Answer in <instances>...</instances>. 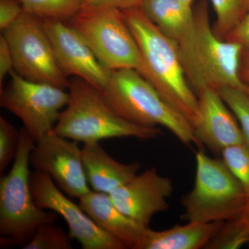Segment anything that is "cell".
Segmentation results:
<instances>
[{
  "mask_svg": "<svg viewBox=\"0 0 249 249\" xmlns=\"http://www.w3.org/2000/svg\"><path fill=\"white\" fill-rule=\"evenodd\" d=\"M36 142L22 127L19 147L12 167L0 180V235L3 243L24 247L34 237L37 228L55 223L56 213L41 209L34 201L30 185L31 152Z\"/></svg>",
  "mask_w": 249,
  "mask_h": 249,
  "instance_id": "cell-5",
  "label": "cell"
},
{
  "mask_svg": "<svg viewBox=\"0 0 249 249\" xmlns=\"http://www.w3.org/2000/svg\"><path fill=\"white\" fill-rule=\"evenodd\" d=\"M226 40L235 42L249 51V9L245 17L227 36Z\"/></svg>",
  "mask_w": 249,
  "mask_h": 249,
  "instance_id": "cell-28",
  "label": "cell"
},
{
  "mask_svg": "<svg viewBox=\"0 0 249 249\" xmlns=\"http://www.w3.org/2000/svg\"><path fill=\"white\" fill-rule=\"evenodd\" d=\"M242 215L249 226V199L248 200V202H247V206H246L245 210H244L243 213H242Z\"/></svg>",
  "mask_w": 249,
  "mask_h": 249,
  "instance_id": "cell-31",
  "label": "cell"
},
{
  "mask_svg": "<svg viewBox=\"0 0 249 249\" xmlns=\"http://www.w3.org/2000/svg\"><path fill=\"white\" fill-rule=\"evenodd\" d=\"M194 31L178 46L188 83L196 96L205 89L231 87L249 91L240 76L244 48L219 38L211 24L209 1L200 0L193 6Z\"/></svg>",
  "mask_w": 249,
  "mask_h": 249,
  "instance_id": "cell-2",
  "label": "cell"
},
{
  "mask_svg": "<svg viewBox=\"0 0 249 249\" xmlns=\"http://www.w3.org/2000/svg\"><path fill=\"white\" fill-rule=\"evenodd\" d=\"M23 7L19 0H0V29L9 28L22 14Z\"/></svg>",
  "mask_w": 249,
  "mask_h": 249,
  "instance_id": "cell-26",
  "label": "cell"
},
{
  "mask_svg": "<svg viewBox=\"0 0 249 249\" xmlns=\"http://www.w3.org/2000/svg\"><path fill=\"white\" fill-rule=\"evenodd\" d=\"M43 24L62 73L67 78H81L102 91L111 71L99 62L79 33L58 19H43Z\"/></svg>",
  "mask_w": 249,
  "mask_h": 249,
  "instance_id": "cell-12",
  "label": "cell"
},
{
  "mask_svg": "<svg viewBox=\"0 0 249 249\" xmlns=\"http://www.w3.org/2000/svg\"><path fill=\"white\" fill-rule=\"evenodd\" d=\"M14 71L12 53L4 36H0V88L2 89V83L5 77Z\"/></svg>",
  "mask_w": 249,
  "mask_h": 249,
  "instance_id": "cell-27",
  "label": "cell"
},
{
  "mask_svg": "<svg viewBox=\"0 0 249 249\" xmlns=\"http://www.w3.org/2000/svg\"><path fill=\"white\" fill-rule=\"evenodd\" d=\"M78 200L80 207L104 231L121 241L127 249H138L147 228L123 213L109 194L91 191Z\"/></svg>",
  "mask_w": 249,
  "mask_h": 249,
  "instance_id": "cell-15",
  "label": "cell"
},
{
  "mask_svg": "<svg viewBox=\"0 0 249 249\" xmlns=\"http://www.w3.org/2000/svg\"><path fill=\"white\" fill-rule=\"evenodd\" d=\"M82 155L89 186L93 191L106 194L132 181L142 166L139 162L126 164L114 160L99 142L84 143Z\"/></svg>",
  "mask_w": 249,
  "mask_h": 249,
  "instance_id": "cell-16",
  "label": "cell"
},
{
  "mask_svg": "<svg viewBox=\"0 0 249 249\" xmlns=\"http://www.w3.org/2000/svg\"><path fill=\"white\" fill-rule=\"evenodd\" d=\"M178 1L182 3V4L186 5L187 6L193 8V3H194L195 0H178Z\"/></svg>",
  "mask_w": 249,
  "mask_h": 249,
  "instance_id": "cell-32",
  "label": "cell"
},
{
  "mask_svg": "<svg viewBox=\"0 0 249 249\" xmlns=\"http://www.w3.org/2000/svg\"><path fill=\"white\" fill-rule=\"evenodd\" d=\"M68 103L54 127L55 133L83 143L103 139L157 138L158 127H144L124 120L106 102L102 91L81 78L70 80Z\"/></svg>",
  "mask_w": 249,
  "mask_h": 249,
  "instance_id": "cell-3",
  "label": "cell"
},
{
  "mask_svg": "<svg viewBox=\"0 0 249 249\" xmlns=\"http://www.w3.org/2000/svg\"><path fill=\"white\" fill-rule=\"evenodd\" d=\"M215 13L216 20L213 31L215 35L222 40L227 36L249 9V0H209Z\"/></svg>",
  "mask_w": 249,
  "mask_h": 249,
  "instance_id": "cell-20",
  "label": "cell"
},
{
  "mask_svg": "<svg viewBox=\"0 0 249 249\" xmlns=\"http://www.w3.org/2000/svg\"></svg>",
  "mask_w": 249,
  "mask_h": 249,
  "instance_id": "cell-33",
  "label": "cell"
},
{
  "mask_svg": "<svg viewBox=\"0 0 249 249\" xmlns=\"http://www.w3.org/2000/svg\"><path fill=\"white\" fill-rule=\"evenodd\" d=\"M78 143L52 130L36 142L29 158L34 170L47 174L66 196L78 199L91 191Z\"/></svg>",
  "mask_w": 249,
  "mask_h": 249,
  "instance_id": "cell-11",
  "label": "cell"
},
{
  "mask_svg": "<svg viewBox=\"0 0 249 249\" xmlns=\"http://www.w3.org/2000/svg\"><path fill=\"white\" fill-rule=\"evenodd\" d=\"M122 11L140 50L139 73L193 128L199 116V101L187 80L178 45L145 17L139 6Z\"/></svg>",
  "mask_w": 249,
  "mask_h": 249,
  "instance_id": "cell-1",
  "label": "cell"
},
{
  "mask_svg": "<svg viewBox=\"0 0 249 249\" xmlns=\"http://www.w3.org/2000/svg\"><path fill=\"white\" fill-rule=\"evenodd\" d=\"M142 0H85L83 7L109 6L121 11L140 6Z\"/></svg>",
  "mask_w": 249,
  "mask_h": 249,
  "instance_id": "cell-29",
  "label": "cell"
},
{
  "mask_svg": "<svg viewBox=\"0 0 249 249\" xmlns=\"http://www.w3.org/2000/svg\"><path fill=\"white\" fill-rule=\"evenodd\" d=\"M173 189L171 178L160 176L152 168L111 192L109 196L123 213L147 228L156 214L168 209V199Z\"/></svg>",
  "mask_w": 249,
  "mask_h": 249,
  "instance_id": "cell-13",
  "label": "cell"
},
{
  "mask_svg": "<svg viewBox=\"0 0 249 249\" xmlns=\"http://www.w3.org/2000/svg\"><path fill=\"white\" fill-rule=\"evenodd\" d=\"M222 160L245 190L249 199V145L236 144L223 150Z\"/></svg>",
  "mask_w": 249,
  "mask_h": 249,
  "instance_id": "cell-22",
  "label": "cell"
},
{
  "mask_svg": "<svg viewBox=\"0 0 249 249\" xmlns=\"http://www.w3.org/2000/svg\"><path fill=\"white\" fill-rule=\"evenodd\" d=\"M70 236L54 223H47L37 228L32 239L24 249H71Z\"/></svg>",
  "mask_w": 249,
  "mask_h": 249,
  "instance_id": "cell-23",
  "label": "cell"
},
{
  "mask_svg": "<svg viewBox=\"0 0 249 249\" xmlns=\"http://www.w3.org/2000/svg\"><path fill=\"white\" fill-rule=\"evenodd\" d=\"M224 222H188L167 230L147 228L138 249H199L206 248Z\"/></svg>",
  "mask_w": 249,
  "mask_h": 249,
  "instance_id": "cell-17",
  "label": "cell"
},
{
  "mask_svg": "<svg viewBox=\"0 0 249 249\" xmlns=\"http://www.w3.org/2000/svg\"><path fill=\"white\" fill-rule=\"evenodd\" d=\"M14 60V71L35 83L68 89L70 80L60 70L43 19L23 11L17 20L2 31Z\"/></svg>",
  "mask_w": 249,
  "mask_h": 249,
  "instance_id": "cell-8",
  "label": "cell"
},
{
  "mask_svg": "<svg viewBox=\"0 0 249 249\" xmlns=\"http://www.w3.org/2000/svg\"><path fill=\"white\" fill-rule=\"evenodd\" d=\"M20 130L0 116V173L2 175L17 155Z\"/></svg>",
  "mask_w": 249,
  "mask_h": 249,
  "instance_id": "cell-25",
  "label": "cell"
},
{
  "mask_svg": "<svg viewBox=\"0 0 249 249\" xmlns=\"http://www.w3.org/2000/svg\"><path fill=\"white\" fill-rule=\"evenodd\" d=\"M30 185L36 204L61 216L70 229V237L76 239L83 249H127L98 227L79 204L59 189L47 174L34 170L31 174Z\"/></svg>",
  "mask_w": 249,
  "mask_h": 249,
  "instance_id": "cell-10",
  "label": "cell"
},
{
  "mask_svg": "<svg viewBox=\"0 0 249 249\" xmlns=\"http://www.w3.org/2000/svg\"><path fill=\"white\" fill-rule=\"evenodd\" d=\"M11 80L1 91L0 106L18 116L37 142L53 130L70 94L52 85L30 81L11 71Z\"/></svg>",
  "mask_w": 249,
  "mask_h": 249,
  "instance_id": "cell-9",
  "label": "cell"
},
{
  "mask_svg": "<svg viewBox=\"0 0 249 249\" xmlns=\"http://www.w3.org/2000/svg\"><path fill=\"white\" fill-rule=\"evenodd\" d=\"M197 98L199 116L193 131L203 147L221 155L227 147L246 142L235 116L217 90L205 89Z\"/></svg>",
  "mask_w": 249,
  "mask_h": 249,
  "instance_id": "cell-14",
  "label": "cell"
},
{
  "mask_svg": "<svg viewBox=\"0 0 249 249\" xmlns=\"http://www.w3.org/2000/svg\"><path fill=\"white\" fill-rule=\"evenodd\" d=\"M240 76L245 84L249 85V51L244 49L241 57Z\"/></svg>",
  "mask_w": 249,
  "mask_h": 249,
  "instance_id": "cell-30",
  "label": "cell"
},
{
  "mask_svg": "<svg viewBox=\"0 0 249 249\" xmlns=\"http://www.w3.org/2000/svg\"><path fill=\"white\" fill-rule=\"evenodd\" d=\"M194 187L181 199L183 220L187 222H229L243 213L248 196L238 180L222 160L196 153Z\"/></svg>",
  "mask_w": 249,
  "mask_h": 249,
  "instance_id": "cell-6",
  "label": "cell"
},
{
  "mask_svg": "<svg viewBox=\"0 0 249 249\" xmlns=\"http://www.w3.org/2000/svg\"><path fill=\"white\" fill-rule=\"evenodd\" d=\"M249 242V226L242 214L233 220L224 222L206 249H238Z\"/></svg>",
  "mask_w": 249,
  "mask_h": 249,
  "instance_id": "cell-21",
  "label": "cell"
},
{
  "mask_svg": "<svg viewBox=\"0 0 249 249\" xmlns=\"http://www.w3.org/2000/svg\"><path fill=\"white\" fill-rule=\"evenodd\" d=\"M102 93L109 107L124 120L141 127L162 126L185 145L194 144L202 148L191 123L165 102L137 70L111 71Z\"/></svg>",
  "mask_w": 249,
  "mask_h": 249,
  "instance_id": "cell-4",
  "label": "cell"
},
{
  "mask_svg": "<svg viewBox=\"0 0 249 249\" xmlns=\"http://www.w3.org/2000/svg\"><path fill=\"white\" fill-rule=\"evenodd\" d=\"M68 24L79 33L107 70L140 71L138 44L121 10L109 6L82 7Z\"/></svg>",
  "mask_w": 249,
  "mask_h": 249,
  "instance_id": "cell-7",
  "label": "cell"
},
{
  "mask_svg": "<svg viewBox=\"0 0 249 249\" xmlns=\"http://www.w3.org/2000/svg\"><path fill=\"white\" fill-rule=\"evenodd\" d=\"M23 10L42 19L70 22L83 7L85 0H19Z\"/></svg>",
  "mask_w": 249,
  "mask_h": 249,
  "instance_id": "cell-19",
  "label": "cell"
},
{
  "mask_svg": "<svg viewBox=\"0 0 249 249\" xmlns=\"http://www.w3.org/2000/svg\"><path fill=\"white\" fill-rule=\"evenodd\" d=\"M217 91L235 116L249 145V91L231 87H223Z\"/></svg>",
  "mask_w": 249,
  "mask_h": 249,
  "instance_id": "cell-24",
  "label": "cell"
},
{
  "mask_svg": "<svg viewBox=\"0 0 249 249\" xmlns=\"http://www.w3.org/2000/svg\"><path fill=\"white\" fill-rule=\"evenodd\" d=\"M139 7L145 17L178 46L186 42L194 31L193 7L178 0H142Z\"/></svg>",
  "mask_w": 249,
  "mask_h": 249,
  "instance_id": "cell-18",
  "label": "cell"
}]
</instances>
